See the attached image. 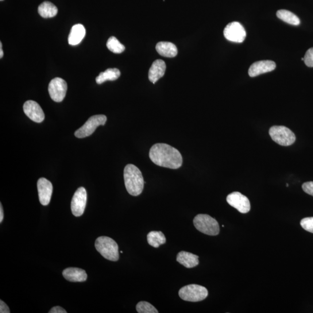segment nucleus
Wrapping results in <instances>:
<instances>
[{
    "mask_svg": "<svg viewBox=\"0 0 313 313\" xmlns=\"http://www.w3.org/2000/svg\"><path fill=\"white\" fill-rule=\"evenodd\" d=\"M121 73L119 70L116 68L108 69L105 72H101L96 77V81L98 84H101L106 81H115L117 80Z\"/></svg>",
    "mask_w": 313,
    "mask_h": 313,
    "instance_id": "21",
    "label": "nucleus"
},
{
    "mask_svg": "<svg viewBox=\"0 0 313 313\" xmlns=\"http://www.w3.org/2000/svg\"><path fill=\"white\" fill-rule=\"evenodd\" d=\"M62 274L65 279L71 282H84L87 279L86 271L79 268H67L64 270Z\"/></svg>",
    "mask_w": 313,
    "mask_h": 313,
    "instance_id": "16",
    "label": "nucleus"
},
{
    "mask_svg": "<svg viewBox=\"0 0 313 313\" xmlns=\"http://www.w3.org/2000/svg\"><path fill=\"white\" fill-rule=\"evenodd\" d=\"M68 90L66 81L59 77L51 81L48 86V92L51 99L56 102H62Z\"/></svg>",
    "mask_w": 313,
    "mask_h": 313,
    "instance_id": "9",
    "label": "nucleus"
},
{
    "mask_svg": "<svg viewBox=\"0 0 313 313\" xmlns=\"http://www.w3.org/2000/svg\"><path fill=\"white\" fill-rule=\"evenodd\" d=\"M10 312L9 306L3 300H0V312L10 313Z\"/></svg>",
    "mask_w": 313,
    "mask_h": 313,
    "instance_id": "29",
    "label": "nucleus"
},
{
    "mask_svg": "<svg viewBox=\"0 0 313 313\" xmlns=\"http://www.w3.org/2000/svg\"><path fill=\"white\" fill-rule=\"evenodd\" d=\"M304 61L307 67H313V48L307 50L304 57Z\"/></svg>",
    "mask_w": 313,
    "mask_h": 313,
    "instance_id": "27",
    "label": "nucleus"
},
{
    "mask_svg": "<svg viewBox=\"0 0 313 313\" xmlns=\"http://www.w3.org/2000/svg\"><path fill=\"white\" fill-rule=\"evenodd\" d=\"M4 219V212L2 204L0 205V222H2Z\"/></svg>",
    "mask_w": 313,
    "mask_h": 313,
    "instance_id": "31",
    "label": "nucleus"
},
{
    "mask_svg": "<svg viewBox=\"0 0 313 313\" xmlns=\"http://www.w3.org/2000/svg\"><path fill=\"white\" fill-rule=\"evenodd\" d=\"M166 71L164 61L158 59L154 61L149 72V79L151 82L155 84L157 81L164 76Z\"/></svg>",
    "mask_w": 313,
    "mask_h": 313,
    "instance_id": "15",
    "label": "nucleus"
},
{
    "mask_svg": "<svg viewBox=\"0 0 313 313\" xmlns=\"http://www.w3.org/2000/svg\"><path fill=\"white\" fill-rule=\"evenodd\" d=\"M23 111L32 121L41 123L44 120L45 114L41 106L33 100H28L23 105Z\"/></svg>",
    "mask_w": 313,
    "mask_h": 313,
    "instance_id": "12",
    "label": "nucleus"
},
{
    "mask_svg": "<svg viewBox=\"0 0 313 313\" xmlns=\"http://www.w3.org/2000/svg\"><path fill=\"white\" fill-rule=\"evenodd\" d=\"M277 17L281 20L288 24L297 26L300 25V21L296 15L287 10H281L277 12Z\"/></svg>",
    "mask_w": 313,
    "mask_h": 313,
    "instance_id": "22",
    "label": "nucleus"
},
{
    "mask_svg": "<svg viewBox=\"0 0 313 313\" xmlns=\"http://www.w3.org/2000/svg\"><path fill=\"white\" fill-rule=\"evenodd\" d=\"M125 185L131 196H138L144 190V179L140 170L133 164L126 166L123 171Z\"/></svg>",
    "mask_w": 313,
    "mask_h": 313,
    "instance_id": "2",
    "label": "nucleus"
},
{
    "mask_svg": "<svg viewBox=\"0 0 313 313\" xmlns=\"http://www.w3.org/2000/svg\"><path fill=\"white\" fill-rule=\"evenodd\" d=\"M269 135L273 141L281 146H291L296 141L294 133L285 126H273L269 130Z\"/></svg>",
    "mask_w": 313,
    "mask_h": 313,
    "instance_id": "5",
    "label": "nucleus"
},
{
    "mask_svg": "<svg viewBox=\"0 0 313 313\" xmlns=\"http://www.w3.org/2000/svg\"><path fill=\"white\" fill-rule=\"evenodd\" d=\"M302 189L307 194L313 196V181H307L302 185Z\"/></svg>",
    "mask_w": 313,
    "mask_h": 313,
    "instance_id": "28",
    "label": "nucleus"
},
{
    "mask_svg": "<svg viewBox=\"0 0 313 313\" xmlns=\"http://www.w3.org/2000/svg\"><path fill=\"white\" fill-rule=\"evenodd\" d=\"M147 238H148L149 244L154 248H158L166 242L165 235L161 231H150Z\"/></svg>",
    "mask_w": 313,
    "mask_h": 313,
    "instance_id": "23",
    "label": "nucleus"
},
{
    "mask_svg": "<svg viewBox=\"0 0 313 313\" xmlns=\"http://www.w3.org/2000/svg\"><path fill=\"white\" fill-rule=\"evenodd\" d=\"M224 36L227 40L241 43L245 39L246 31L241 23L233 22L228 24L224 29Z\"/></svg>",
    "mask_w": 313,
    "mask_h": 313,
    "instance_id": "8",
    "label": "nucleus"
},
{
    "mask_svg": "<svg viewBox=\"0 0 313 313\" xmlns=\"http://www.w3.org/2000/svg\"><path fill=\"white\" fill-rule=\"evenodd\" d=\"M1 1H3V0H1Z\"/></svg>",
    "mask_w": 313,
    "mask_h": 313,
    "instance_id": "34",
    "label": "nucleus"
},
{
    "mask_svg": "<svg viewBox=\"0 0 313 313\" xmlns=\"http://www.w3.org/2000/svg\"><path fill=\"white\" fill-rule=\"evenodd\" d=\"M38 197L42 206H48L51 201L53 186L51 181L41 177L37 181Z\"/></svg>",
    "mask_w": 313,
    "mask_h": 313,
    "instance_id": "13",
    "label": "nucleus"
},
{
    "mask_svg": "<svg viewBox=\"0 0 313 313\" xmlns=\"http://www.w3.org/2000/svg\"><path fill=\"white\" fill-rule=\"evenodd\" d=\"M227 202L241 214H246L251 210L249 200L239 192L230 193L227 197Z\"/></svg>",
    "mask_w": 313,
    "mask_h": 313,
    "instance_id": "11",
    "label": "nucleus"
},
{
    "mask_svg": "<svg viewBox=\"0 0 313 313\" xmlns=\"http://www.w3.org/2000/svg\"><path fill=\"white\" fill-rule=\"evenodd\" d=\"M193 223L197 230L205 234L214 236L219 233L218 222L210 215L206 214L197 215L193 220Z\"/></svg>",
    "mask_w": 313,
    "mask_h": 313,
    "instance_id": "4",
    "label": "nucleus"
},
{
    "mask_svg": "<svg viewBox=\"0 0 313 313\" xmlns=\"http://www.w3.org/2000/svg\"><path fill=\"white\" fill-rule=\"evenodd\" d=\"M288 186H289L288 184H287V187H288Z\"/></svg>",
    "mask_w": 313,
    "mask_h": 313,
    "instance_id": "33",
    "label": "nucleus"
},
{
    "mask_svg": "<svg viewBox=\"0 0 313 313\" xmlns=\"http://www.w3.org/2000/svg\"><path fill=\"white\" fill-rule=\"evenodd\" d=\"M38 14L44 18H50L55 17L57 14V7L51 2H44L38 7Z\"/></svg>",
    "mask_w": 313,
    "mask_h": 313,
    "instance_id": "20",
    "label": "nucleus"
},
{
    "mask_svg": "<svg viewBox=\"0 0 313 313\" xmlns=\"http://www.w3.org/2000/svg\"><path fill=\"white\" fill-rule=\"evenodd\" d=\"M108 49L114 53H121L124 51L125 46L120 43L115 37H111L106 44Z\"/></svg>",
    "mask_w": 313,
    "mask_h": 313,
    "instance_id": "24",
    "label": "nucleus"
},
{
    "mask_svg": "<svg viewBox=\"0 0 313 313\" xmlns=\"http://www.w3.org/2000/svg\"><path fill=\"white\" fill-rule=\"evenodd\" d=\"M181 299L197 302L207 298L208 291L206 288L197 284H191L181 288L179 291Z\"/></svg>",
    "mask_w": 313,
    "mask_h": 313,
    "instance_id": "6",
    "label": "nucleus"
},
{
    "mask_svg": "<svg viewBox=\"0 0 313 313\" xmlns=\"http://www.w3.org/2000/svg\"><path fill=\"white\" fill-rule=\"evenodd\" d=\"M157 51L160 55L167 57H175L177 49L175 44L169 42H160L156 46Z\"/></svg>",
    "mask_w": 313,
    "mask_h": 313,
    "instance_id": "19",
    "label": "nucleus"
},
{
    "mask_svg": "<svg viewBox=\"0 0 313 313\" xmlns=\"http://www.w3.org/2000/svg\"><path fill=\"white\" fill-rule=\"evenodd\" d=\"M150 160L158 166L172 169L179 168L183 158L178 150L165 144H157L151 148Z\"/></svg>",
    "mask_w": 313,
    "mask_h": 313,
    "instance_id": "1",
    "label": "nucleus"
},
{
    "mask_svg": "<svg viewBox=\"0 0 313 313\" xmlns=\"http://www.w3.org/2000/svg\"><path fill=\"white\" fill-rule=\"evenodd\" d=\"M137 310L139 313H158L157 309L152 304L147 301H140L137 305Z\"/></svg>",
    "mask_w": 313,
    "mask_h": 313,
    "instance_id": "25",
    "label": "nucleus"
},
{
    "mask_svg": "<svg viewBox=\"0 0 313 313\" xmlns=\"http://www.w3.org/2000/svg\"><path fill=\"white\" fill-rule=\"evenodd\" d=\"M176 261L189 269L195 268L199 264V257L197 255L185 251H181L177 254Z\"/></svg>",
    "mask_w": 313,
    "mask_h": 313,
    "instance_id": "17",
    "label": "nucleus"
},
{
    "mask_svg": "<svg viewBox=\"0 0 313 313\" xmlns=\"http://www.w3.org/2000/svg\"><path fill=\"white\" fill-rule=\"evenodd\" d=\"M276 65L272 60H261L257 61L251 66L248 74L251 77H257L264 73L272 72L276 69Z\"/></svg>",
    "mask_w": 313,
    "mask_h": 313,
    "instance_id": "14",
    "label": "nucleus"
},
{
    "mask_svg": "<svg viewBox=\"0 0 313 313\" xmlns=\"http://www.w3.org/2000/svg\"><path fill=\"white\" fill-rule=\"evenodd\" d=\"M49 313H67L65 309L60 306H55L52 307L49 311Z\"/></svg>",
    "mask_w": 313,
    "mask_h": 313,
    "instance_id": "30",
    "label": "nucleus"
},
{
    "mask_svg": "<svg viewBox=\"0 0 313 313\" xmlns=\"http://www.w3.org/2000/svg\"><path fill=\"white\" fill-rule=\"evenodd\" d=\"M300 225L305 230L313 233V217L303 218L301 220Z\"/></svg>",
    "mask_w": 313,
    "mask_h": 313,
    "instance_id": "26",
    "label": "nucleus"
},
{
    "mask_svg": "<svg viewBox=\"0 0 313 313\" xmlns=\"http://www.w3.org/2000/svg\"><path fill=\"white\" fill-rule=\"evenodd\" d=\"M86 30L81 24H77L72 27L69 34L68 41L71 45H76L80 43L86 36Z\"/></svg>",
    "mask_w": 313,
    "mask_h": 313,
    "instance_id": "18",
    "label": "nucleus"
},
{
    "mask_svg": "<svg viewBox=\"0 0 313 313\" xmlns=\"http://www.w3.org/2000/svg\"><path fill=\"white\" fill-rule=\"evenodd\" d=\"M87 194L86 189L79 187L75 192L71 203L72 214L76 217H79L84 214L86 209Z\"/></svg>",
    "mask_w": 313,
    "mask_h": 313,
    "instance_id": "10",
    "label": "nucleus"
},
{
    "mask_svg": "<svg viewBox=\"0 0 313 313\" xmlns=\"http://www.w3.org/2000/svg\"><path fill=\"white\" fill-rule=\"evenodd\" d=\"M2 42H0V58H2L4 55V52L2 48Z\"/></svg>",
    "mask_w": 313,
    "mask_h": 313,
    "instance_id": "32",
    "label": "nucleus"
},
{
    "mask_svg": "<svg viewBox=\"0 0 313 313\" xmlns=\"http://www.w3.org/2000/svg\"><path fill=\"white\" fill-rule=\"evenodd\" d=\"M107 121L106 115H95L92 116L88 121L75 132V136L78 138H84L90 136L100 126H104Z\"/></svg>",
    "mask_w": 313,
    "mask_h": 313,
    "instance_id": "7",
    "label": "nucleus"
},
{
    "mask_svg": "<svg viewBox=\"0 0 313 313\" xmlns=\"http://www.w3.org/2000/svg\"><path fill=\"white\" fill-rule=\"evenodd\" d=\"M95 246L102 256L110 261H117L119 259L118 246L114 239L106 236L96 239Z\"/></svg>",
    "mask_w": 313,
    "mask_h": 313,
    "instance_id": "3",
    "label": "nucleus"
}]
</instances>
